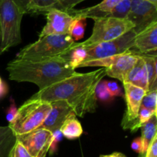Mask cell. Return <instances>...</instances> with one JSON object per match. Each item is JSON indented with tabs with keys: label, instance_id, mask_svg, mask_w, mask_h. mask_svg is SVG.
Instances as JSON below:
<instances>
[{
	"label": "cell",
	"instance_id": "cell-17",
	"mask_svg": "<svg viewBox=\"0 0 157 157\" xmlns=\"http://www.w3.org/2000/svg\"><path fill=\"white\" fill-rule=\"evenodd\" d=\"M124 82L130 83L133 85L144 89L148 91V76L145 62L140 55L133 68L130 71Z\"/></svg>",
	"mask_w": 157,
	"mask_h": 157
},
{
	"label": "cell",
	"instance_id": "cell-32",
	"mask_svg": "<svg viewBox=\"0 0 157 157\" xmlns=\"http://www.w3.org/2000/svg\"><path fill=\"white\" fill-rule=\"evenodd\" d=\"M144 157H157V134L150 143Z\"/></svg>",
	"mask_w": 157,
	"mask_h": 157
},
{
	"label": "cell",
	"instance_id": "cell-25",
	"mask_svg": "<svg viewBox=\"0 0 157 157\" xmlns=\"http://www.w3.org/2000/svg\"><path fill=\"white\" fill-rule=\"evenodd\" d=\"M156 114L157 112L152 111V110H148V109L140 107L139 110V114H138L137 121H136V124H135L133 130H132V133H133V132H136V130H138V129L140 128L141 126L144 125V124H145V123H147L148 121H150L152 118V117Z\"/></svg>",
	"mask_w": 157,
	"mask_h": 157
},
{
	"label": "cell",
	"instance_id": "cell-33",
	"mask_svg": "<svg viewBox=\"0 0 157 157\" xmlns=\"http://www.w3.org/2000/svg\"><path fill=\"white\" fill-rule=\"evenodd\" d=\"M17 111H18V109L15 107V103H12V105L8 109L7 113H6V120H7L9 124L12 123L13 120L15 119V116L17 114Z\"/></svg>",
	"mask_w": 157,
	"mask_h": 157
},
{
	"label": "cell",
	"instance_id": "cell-10",
	"mask_svg": "<svg viewBox=\"0 0 157 157\" xmlns=\"http://www.w3.org/2000/svg\"><path fill=\"white\" fill-rule=\"evenodd\" d=\"M123 84L125 92L127 107L121 121V127L124 130H130V131H132L137 121L141 101L147 92L144 89L130 83L124 82Z\"/></svg>",
	"mask_w": 157,
	"mask_h": 157
},
{
	"label": "cell",
	"instance_id": "cell-38",
	"mask_svg": "<svg viewBox=\"0 0 157 157\" xmlns=\"http://www.w3.org/2000/svg\"><path fill=\"white\" fill-rule=\"evenodd\" d=\"M2 1V0H0V2H1Z\"/></svg>",
	"mask_w": 157,
	"mask_h": 157
},
{
	"label": "cell",
	"instance_id": "cell-19",
	"mask_svg": "<svg viewBox=\"0 0 157 157\" xmlns=\"http://www.w3.org/2000/svg\"><path fill=\"white\" fill-rule=\"evenodd\" d=\"M140 55V54H139ZM145 62L148 76V91H157V56L154 53L140 55Z\"/></svg>",
	"mask_w": 157,
	"mask_h": 157
},
{
	"label": "cell",
	"instance_id": "cell-18",
	"mask_svg": "<svg viewBox=\"0 0 157 157\" xmlns=\"http://www.w3.org/2000/svg\"><path fill=\"white\" fill-rule=\"evenodd\" d=\"M140 128L142 130V135L140 136L142 141V150L139 157H144L150 143L156 135L157 114L152 117L151 119L141 126Z\"/></svg>",
	"mask_w": 157,
	"mask_h": 157
},
{
	"label": "cell",
	"instance_id": "cell-30",
	"mask_svg": "<svg viewBox=\"0 0 157 157\" xmlns=\"http://www.w3.org/2000/svg\"><path fill=\"white\" fill-rule=\"evenodd\" d=\"M105 84L108 91L110 92V94L113 97V98H114V97L123 96L122 90H121V88L120 87V86L118 85L117 83L114 82V81H106Z\"/></svg>",
	"mask_w": 157,
	"mask_h": 157
},
{
	"label": "cell",
	"instance_id": "cell-24",
	"mask_svg": "<svg viewBox=\"0 0 157 157\" xmlns=\"http://www.w3.org/2000/svg\"><path fill=\"white\" fill-rule=\"evenodd\" d=\"M130 6H131L130 0H122L112 9L107 17L120 18V19H127L130 10Z\"/></svg>",
	"mask_w": 157,
	"mask_h": 157
},
{
	"label": "cell",
	"instance_id": "cell-37",
	"mask_svg": "<svg viewBox=\"0 0 157 157\" xmlns=\"http://www.w3.org/2000/svg\"><path fill=\"white\" fill-rule=\"evenodd\" d=\"M145 1L151 3V4L154 5V6H157V0H145Z\"/></svg>",
	"mask_w": 157,
	"mask_h": 157
},
{
	"label": "cell",
	"instance_id": "cell-4",
	"mask_svg": "<svg viewBox=\"0 0 157 157\" xmlns=\"http://www.w3.org/2000/svg\"><path fill=\"white\" fill-rule=\"evenodd\" d=\"M24 14L14 0L0 2V56L21 42V22Z\"/></svg>",
	"mask_w": 157,
	"mask_h": 157
},
{
	"label": "cell",
	"instance_id": "cell-7",
	"mask_svg": "<svg viewBox=\"0 0 157 157\" xmlns=\"http://www.w3.org/2000/svg\"><path fill=\"white\" fill-rule=\"evenodd\" d=\"M139 58V54L130 50L120 55L86 61L80 64L78 67H104L106 75L116 78L123 83L125 81L127 75L133 68Z\"/></svg>",
	"mask_w": 157,
	"mask_h": 157
},
{
	"label": "cell",
	"instance_id": "cell-1",
	"mask_svg": "<svg viewBox=\"0 0 157 157\" xmlns=\"http://www.w3.org/2000/svg\"><path fill=\"white\" fill-rule=\"evenodd\" d=\"M106 76L104 67L88 73H76L43 90H39L30 99L45 102L65 101L75 115L83 117L97 108L95 90L98 83Z\"/></svg>",
	"mask_w": 157,
	"mask_h": 157
},
{
	"label": "cell",
	"instance_id": "cell-9",
	"mask_svg": "<svg viewBox=\"0 0 157 157\" xmlns=\"http://www.w3.org/2000/svg\"><path fill=\"white\" fill-rule=\"evenodd\" d=\"M131 6L127 19L133 25V32L140 33L154 22H157V6L145 0H130Z\"/></svg>",
	"mask_w": 157,
	"mask_h": 157
},
{
	"label": "cell",
	"instance_id": "cell-22",
	"mask_svg": "<svg viewBox=\"0 0 157 157\" xmlns=\"http://www.w3.org/2000/svg\"><path fill=\"white\" fill-rule=\"evenodd\" d=\"M86 24V18L81 17H74L68 32V34L74 41H78L84 38Z\"/></svg>",
	"mask_w": 157,
	"mask_h": 157
},
{
	"label": "cell",
	"instance_id": "cell-29",
	"mask_svg": "<svg viewBox=\"0 0 157 157\" xmlns=\"http://www.w3.org/2000/svg\"><path fill=\"white\" fill-rule=\"evenodd\" d=\"M84 0H58L55 9L63 12H68L74 9L75 6L79 4Z\"/></svg>",
	"mask_w": 157,
	"mask_h": 157
},
{
	"label": "cell",
	"instance_id": "cell-3",
	"mask_svg": "<svg viewBox=\"0 0 157 157\" xmlns=\"http://www.w3.org/2000/svg\"><path fill=\"white\" fill-rule=\"evenodd\" d=\"M75 43L69 34L46 35L21 49L17 54L15 59L27 61L65 59L68 61L69 53Z\"/></svg>",
	"mask_w": 157,
	"mask_h": 157
},
{
	"label": "cell",
	"instance_id": "cell-5",
	"mask_svg": "<svg viewBox=\"0 0 157 157\" xmlns=\"http://www.w3.org/2000/svg\"><path fill=\"white\" fill-rule=\"evenodd\" d=\"M51 108L50 103L29 99L18 109L15 119L9 127L16 136L30 133L41 127Z\"/></svg>",
	"mask_w": 157,
	"mask_h": 157
},
{
	"label": "cell",
	"instance_id": "cell-27",
	"mask_svg": "<svg viewBox=\"0 0 157 157\" xmlns=\"http://www.w3.org/2000/svg\"><path fill=\"white\" fill-rule=\"evenodd\" d=\"M157 91H149L145 94L141 101L140 107L147 108L152 111L157 112Z\"/></svg>",
	"mask_w": 157,
	"mask_h": 157
},
{
	"label": "cell",
	"instance_id": "cell-31",
	"mask_svg": "<svg viewBox=\"0 0 157 157\" xmlns=\"http://www.w3.org/2000/svg\"><path fill=\"white\" fill-rule=\"evenodd\" d=\"M62 133L60 131V130H55L52 133V143H51V146H50V149H49V151L50 152V154H52L55 152L56 150L57 147H58V144L60 141L62 139Z\"/></svg>",
	"mask_w": 157,
	"mask_h": 157
},
{
	"label": "cell",
	"instance_id": "cell-13",
	"mask_svg": "<svg viewBox=\"0 0 157 157\" xmlns=\"http://www.w3.org/2000/svg\"><path fill=\"white\" fill-rule=\"evenodd\" d=\"M50 104L52 107L50 112L40 127L53 133L55 130H60L64 121L75 113L65 101L59 100Z\"/></svg>",
	"mask_w": 157,
	"mask_h": 157
},
{
	"label": "cell",
	"instance_id": "cell-36",
	"mask_svg": "<svg viewBox=\"0 0 157 157\" xmlns=\"http://www.w3.org/2000/svg\"><path fill=\"white\" fill-rule=\"evenodd\" d=\"M100 157H127L124 153H119V152H114V153H111L109 155H101Z\"/></svg>",
	"mask_w": 157,
	"mask_h": 157
},
{
	"label": "cell",
	"instance_id": "cell-20",
	"mask_svg": "<svg viewBox=\"0 0 157 157\" xmlns=\"http://www.w3.org/2000/svg\"><path fill=\"white\" fill-rule=\"evenodd\" d=\"M76 117V115L74 114L67 118L60 129V131L61 132L63 136L68 140L79 138L83 133L81 124H80Z\"/></svg>",
	"mask_w": 157,
	"mask_h": 157
},
{
	"label": "cell",
	"instance_id": "cell-14",
	"mask_svg": "<svg viewBox=\"0 0 157 157\" xmlns=\"http://www.w3.org/2000/svg\"><path fill=\"white\" fill-rule=\"evenodd\" d=\"M157 49V22H154L144 30L136 34L134 45L131 49L140 55L154 53Z\"/></svg>",
	"mask_w": 157,
	"mask_h": 157
},
{
	"label": "cell",
	"instance_id": "cell-8",
	"mask_svg": "<svg viewBox=\"0 0 157 157\" xmlns=\"http://www.w3.org/2000/svg\"><path fill=\"white\" fill-rule=\"evenodd\" d=\"M136 35L133 29H131L119 38L100 43L93 47L87 48V55L84 62L120 55L131 50L134 45Z\"/></svg>",
	"mask_w": 157,
	"mask_h": 157
},
{
	"label": "cell",
	"instance_id": "cell-21",
	"mask_svg": "<svg viewBox=\"0 0 157 157\" xmlns=\"http://www.w3.org/2000/svg\"><path fill=\"white\" fill-rule=\"evenodd\" d=\"M17 136L9 126L0 127V157H8Z\"/></svg>",
	"mask_w": 157,
	"mask_h": 157
},
{
	"label": "cell",
	"instance_id": "cell-15",
	"mask_svg": "<svg viewBox=\"0 0 157 157\" xmlns=\"http://www.w3.org/2000/svg\"><path fill=\"white\" fill-rule=\"evenodd\" d=\"M122 0H103L101 3L91 7L81 9H72L67 13L73 17H81L87 19V18L97 19L106 18L112 9Z\"/></svg>",
	"mask_w": 157,
	"mask_h": 157
},
{
	"label": "cell",
	"instance_id": "cell-34",
	"mask_svg": "<svg viewBox=\"0 0 157 157\" xmlns=\"http://www.w3.org/2000/svg\"><path fill=\"white\" fill-rule=\"evenodd\" d=\"M131 149L137 153H140L142 150V141L140 137L135 138L131 144Z\"/></svg>",
	"mask_w": 157,
	"mask_h": 157
},
{
	"label": "cell",
	"instance_id": "cell-26",
	"mask_svg": "<svg viewBox=\"0 0 157 157\" xmlns=\"http://www.w3.org/2000/svg\"><path fill=\"white\" fill-rule=\"evenodd\" d=\"M106 81H101L98 84L95 90V96L97 101L101 102H110L113 101V97L110 94L105 84Z\"/></svg>",
	"mask_w": 157,
	"mask_h": 157
},
{
	"label": "cell",
	"instance_id": "cell-11",
	"mask_svg": "<svg viewBox=\"0 0 157 157\" xmlns=\"http://www.w3.org/2000/svg\"><path fill=\"white\" fill-rule=\"evenodd\" d=\"M32 157H46L52 140V132L44 128L16 136Z\"/></svg>",
	"mask_w": 157,
	"mask_h": 157
},
{
	"label": "cell",
	"instance_id": "cell-2",
	"mask_svg": "<svg viewBox=\"0 0 157 157\" xmlns=\"http://www.w3.org/2000/svg\"><path fill=\"white\" fill-rule=\"evenodd\" d=\"M9 79L17 82H30L39 90L59 82L77 73L65 59L27 61L15 59L6 67Z\"/></svg>",
	"mask_w": 157,
	"mask_h": 157
},
{
	"label": "cell",
	"instance_id": "cell-23",
	"mask_svg": "<svg viewBox=\"0 0 157 157\" xmlns=\"http://www.w3.org/2000/svg\"><path fill=\"white\" fill-rule=\"evenodd\" d=\"M86 49L81 47H75V44L72 45L71 51L69 53L68 61L69 64L75 69L79 67L80 64H82L86 58Z\"/></svg>",
	"mask_w": 157,
	"mask_h": 157
},
{
	"label": "cell",
	"instance_id": "cell-35",
	"mask_svg": "<svg viewBox=\"0 0 157 157\" xmlns=\"http://www.w3.org/2000/svg\"><path fill=\"white\" fill-rule=\"evenodd\" d=\"M8 92V87L6 83L3 82L2 78H0V98L4 97Z\"/></svg>",
	"mask_w": 157,
	"mask_h": 157
},
{
	"label": "cell",
	"instance_id": "cell-12",
	"mask_svg": "<svg viewBox=\"0 0 157 157\" xmlns=\"http://www.w3.org/2000/svg\"><path fill=\"white\" fill-rule=\"evenodd\" d=\"M45 15L47 22L39 34V38L50 35L68 34L73 16L57 9H52Z\"/></svg>",
	"mask_w": 157,
	"mask_h": 157
},
{
	"label": "cell",
	"instance_id": "cell-28",
	"mask_svg": "<svg viewBox=\"0 0 157 157\" xmlns=\"http://www.w3.org/2000/svg\"><path fill=\"white\" fill-rule=\"evenodd\" d=\"M8 157H32L23 144L17 140L11 149Z\"/></svg>",
	"mask_w": 157,
	"mask_h": 157
},
{
	"label": "cell",
	"instance_id": "cell-6",
	"mask_svg": "<svg viewBox=\"0 0 157 157\" xmlns=\"http://www.w3.org/2000/svg\"><path fill=\"white\" fill-rule=\"evenodd\" d=\"M133 25L128 19L100 18L94 19V25L91 35L83 42L75 43V47L87 49L100 43L111 41L119 38L133 29Z\"/></svg>",
	"mask_w": 157,
	"mask_h": 157
},
{
	"label": "cell",
	"instance_id": "cell-16",
	"mask_svg": "<svg viewBox=\"0 0 157 157\" xmlns=\"http://www.w3.org/2000/svg\"><path fill=\"white\" fill-rule=\"evenodd\" d=\"M23 14H46L55 9L58 0H14Z\"/></svg>",
	"mask_w": 157,
	"mask_h": 157
}]
</instances>
